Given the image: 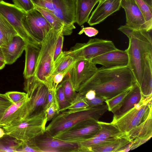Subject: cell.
Returning <instances> with one entry per match:
<instances>
[{"label":"cell","instance_id":"cell-38","mask_svg":"<svg viewBox=\"0 0 152 152\" xmlns=\"http://www.w3.org/2000/svg\"><path fill=\"white\" fill-rule=\"evenodd\" d=\"M59 108L58 101H54L45 110L47 121H50L59 113Z\"/></svg>","mask_w":152,"mask_h":152},{"label":"cell","instance_id":"cell-16","mask_svg":"<svg viewBox=\"0 0 152 152\" xmlns=\"http://www.w3.org/2000/svg\"><path fill=\"white\" fill-rule=\"evenodd\" d=\"M122 0H105L99 3L87 21L91 26L100 23L108 16L119 10Z\"/></svg>","mask_w":152,"mask_h":152},{"label":"cell","instance_id":"cell-28","mask_svg":"<svg viewBox=\"0 0 152 152\" xmlns=\"http://www.w3.org/2000/svg\"><path fill=\"white\" fill-rule=\"evenodd\" d=\"M22 141L5 134L0 138V152H17Z\"/></svg>","mask_w":152,"mask_h":152},{"label":"cell","instance_id":"cell-32","mask_svg":"<svg viewBox=\"0 0 152 152\" xmlns=\"http://www.w3.org/2000/svg\"><path fill=\"white\" fill-rule=\"evenodd\" d=\"M145 19L148 30H152V7L143 0H135Z\"/></svg>","mask_w":152,"mask_h":152},{"label":"cell","instance_id":"cell-7","mask_svg":"<svg viewBox=\"0 0 152 152\" xmlns=\"http://www.w3.org/2000/svg\"><path fill=\"white\" fill-rule=\"evenodd\" d=\"M22 21L28 34L41 45L47 35L53 29L43 15L35 8L26 12Z\"/></svg>","mask_w":152,"mask_h":152},{"label":"cell","instance_id":"cell-14","mask_svg":"<svg viewBox=\"0 0 152 152\" xmlns=\"http://www.w3.org/2000/svg\"><path fill=\"white\" fill-rule=\"evenodd\" d=\"M36 146L40 152H77V143L60 140L47 132L35 139Z\"/></svg>","mask_w":152,"mask_h":152},{"label":"cell","instance_id":"cell-30","mask_svg":"<svg viewBox=\"0 0 152 152\" xmlns=\"http://www.w3.org/2000/svg\"><path fill=\"white\" fill-rule=\"evenodd\" d=\"M132 87L110 99L105 100L104 102L107 106L108 110L112 112L113 114L118 111L120 108Z\"/></svg>","mask_w":152,"mask_h":152},{"label":"cell","instance_id":"cell-21","mask_svg":"<svg viewBox=\"0 0 152 152\" xmlns=\"http://www.w3.org/2000/svg\"><path fill=\"white\" fill-rule=\"evenodd\" d=\"M143 97L152 95V52L146 54L141 82L140 86Z\"/></svg>","mask_w":152,"mask_h":152},{"label":"cell","instance_id":"cell-23","mask_svg":"<svg viewBox=\"0 0 152 152\" xmlns=\"http://www.w3.org/2000/svg\"><path fill=\"white\" fill-rule=\"evenodd\" d=\"M99 0H76V22L81 26L87 22L89 15Z\"/></svg>","mask_w":152,"mask_h":152},{"label":"cell","instance_id":"cell-36","mask_svg":"<svg viewBox=\"0 0 152 152\" xmlns=\"http://www.w3.org/2000/svg\"><path fill=\"white\" fill-rule=\"evenodd\" d=\"M4 94L9 101L12 104L21 101L26 97L27 95L26 93L15 91L7 92Z\"/></svg>","mask_w":152,"mask_h":152},{"label":"cell","instance_id":"cell-18","mask_svg":"<svg viewBox=\"0 0 152 152\" xmlns=\"http://www.w3.org/2000/svg\"><path fill=\"white\" fill-rule=\"evenodd\" d=\"M29 98L27 95L22 100L15 104H12L6 110L0 118V127L2 128L24 118L25 104Z\"/></svg>","mask_w":152,"mask_h":152},{"label":"cell","instance_id":"cell-5","mask_svg":"<svg viewBox=\"0 0 152 152\" xmlns=\"http://www.w3.org/2000/svg\"><path fill=\"white\" fill-rule=\"evenodd\" d=\"M62 31L52 29L43 40L34 76L45 84L53 72L54 53L58 37Z\"/></svg>","mask_w":152,"mask_h":152},{"label":"cell","instance_id":"cell-13","mask_svg":"<svg viewBox=\"0 0 152 152\" xmlns=\"http://www.w3.org/2000/svg\"><path fill=\"white\" fill-rule=\"evenodd\" d=\"M91 60H77L68 72L74 90L78 92L94 75L98 68Z\"/></svg>","mask_w":152,"mask_h":152},{"label":"cell","instance_id":"cell-47","mask_svg":"<svg viewBox=\"0 0 152 152\" xmlns=\"http://www.w3.org/2000/svg\"><path fill=\"white\" fill-rule=\"evenodd\" d=\"M0 60L5 62L4 57L2 51L1 47H0Z\"/></svg>","mask_w":152,"mask_h":152},{"label":"cell","instance_id":"cell-8","mask_svg":"<svg viewBox=\"0 0 152 152\" xmlns=\"http://www.w3.org/2000/svg\"><path fill=\"white\" fill-rule=\"evenodd\" d=\"M26 13L25 12L14 4L2 0L0 1V13L13 27L18 35L24 40L27 45L40 49L41 45L30 35L23 25L22 19Z\"/></svg>","mask_w":152,"mask_h":152},{"label":"cell","instance_id":"cell-48","mask_svg":"<svg viewBox=\"0 0 152 152\" xmlns=\"http://www.w3.org/2000/svg\"><path fill=\"white\" fill-rule=\"evenodd\" d=\"M5 134L3 128L0 127V138L3 137Z\"/></svg>","mask_w":152,"mask_h":152},{"label":"cell","instance_id":"cell-33","mask_svg":"<svg viewBox=\"0 0 152 152\" xmlns=\"http://www.w3.org/2000/svg\"><path fill=\"white\" fill-rule=\"evenodd\" d=\"M88 107H89L86 102L84 95L77 93L75 98L70 103V104L61 112L66 110H77Z\"/></svg>","mask_w":152,"mask_h":152},{"label":"cell","instance_id":"cell-35","mask_svg":"<svg viewBox=\"0 0 152 152\" xmlns=\"http://www.w3.org/2000/svg\"><path fill=\"white\" fill-rule=\"evenodd\" d=\"M13 4L16 7L27 12L35 8L33 0H12Z\"/></svg>","mask_w":152,"mask_h":152},{"label":"cell","instance_id":"cell-26","mask_svg":"<svg viewBox=\"0 0 152 152\" xmlns=\"http://www.w3.org/2000/svg\"><path fill=\"white\" fill-rule=\"evenodd\" d=\"M77 60L67 51H63L61 56L54 63L53 72L51 76L62 73L67 74Z\"/></svg>","mask_w":152,"mask_h":152},{"label":"cell","instance_id":"cell-44","mask_svg":"<svg viewBox=\"0 0 152 152\" xmlns=\"http://www.w3.org/2000/svg\"><path fill=\"white\" fill-rule=\"evenodd\" d=\"M12 103H0V118L4 113L6 110Z\"/></svg>","mask_w":152,"mask_h":152},{"label":"cell","instance_id":"cell-45","mask_svg":"<svg viewBox=\"0 0 152 152\" xmlns=\"http://www.w3.org/2000/svg\"><path fill=\"white\" fill-rule=\"evenodd\" d=\"M11 103L6 98L4 94H0V103L8 104Z\"/></svg>","mask_w":152,"mask_h":152},{"label":"cell","instance_id":"cell-20","mask_svg":"<svg viewBox=\"0 0 152 152\" xmlns=\"http://www.w3.org/2000/svg\"><path fill=\"white\" fill-rule=\"evenodd\" d=\"M140 87L135 82L125 97L119 109L114 114L113 118H118L132 108L143 99Z\"/></svg>","mask_w":152,"mask_h":152},{"label":"cell","instance_id":"cell-40","mask_svg":"<svg viewBox=\"0 0 152 152\" xmlns=\"http://www.w3.org/2000/svg\"><path fill=\"white\" fill-rule=\"evenodd\" d=\"M66 74L62 73H59L54 75L51 76L54 90L56 91L57 87L62 81L64 77Z\"/></svg>","mask_w":152,"mask_h":152},{"label":"cell","instance_id":"cell-27","mask_svg":"<svg viewBox=\"0 0 152 152\" xmlns=\"http://www.w3.org/2000/svg\"><path fill=\"white\" fill-rule=\"evenodd\" d=\"M131 142L126 136H123L110 143L95 147L91 149V152H117L119 149Z\"/></svg>","mask_w":152,"mask_h":152},{"label":"cell","instance_id":"cell-34","mask_svg":"<svg viewBox=\"0 0 152 152\" xmlns=\"http://www.w3.org/2000/svg\"><path fill=\"white\" fill-rule=\"evenodd\" d=\"M56 94L59 108V112H60L65 108L69 106L70 103L67 100L66 98L61 83L56 88Z\"/></svg>","mask_w":152,"mask_h":152},{"label":"cell","instance_id":"cell-43","mask_svg":"<svg viewBox=\"0 0 152 152\" xmlns=\"http://www.w3.org/2000/svg\"><path fill=\"white\" fill-rule=\"evenodd\" d=\"M96 94L94 90H91L88 91L84 95L85 98L88 100H91L96 96Z\"/></svg>","mask_w":152,"mask_h":152},{"label":"cell","instance_id":"cell-12","mask_svg":"<svg viewBox=\"0 0 152 152\" xmlns=\"http://www.w3.org/2000/svg\"><path fill=\"white\" fill-rule=\"evenodd\" d=\"M54 10L51 12L64 23V36L71 35L75 28L76 0H54Z\"/></svg>","mask_w":152,"mask_h":152},{"label":"cell","instance_id":"cell-42","mask_svg":"<svg viewBox=\"0 0 152 152\" xmlns=\"http://www.w3.org/2000/svg\"><path fill=\"white\" fill-rule=\"evenodd\" d=\"M149 138L140 139L138 138H135L132 141L131 147V150H133L142 145L148 140Z\"/></svg>","mask_w":152,"mask_h":152},{"label":"cell","instance_id":"cell-17","mask_svg":"<svg viewBox=\"0 0 152 152\" xmlns=\"http://www.w3.org/2000/svg\"><path fill=\"white\" fill-rule=\"evenodd\" d=\"M96 65L99 64L108 68L128 66L129 58L125 50H118L99 56L92 60Z\"/></svg>","mask_w":152,"mask_h":152},{"label":"cell","instance_id":"cell-11","mask_svg":"<svg viewBox=\"0 0 152 152\" xmlns=\"http://www.w3.org/2000/svg\"><path fill=\"white\" fill-rule=\"evenodd\" d=\"M139 103L121 116L113 118L110 123L115 125L126 136L135 127L144 121L150 112L148 105Z\"/></svg>","mask_w":152,"mask_h":152},{"label":"cell","instance_id":"cell-41","mask_svg":"<svg viewBox=\"0 0 152 152\" xmlns=\"http://www.w3.org/2000/svg\"><path fill=\"white\" fill-rule=\"evenodd\" d=\"M87 104L89 107H94L104 104L105 99L100 96H96V97L91 100H88L86 99Z\"/></svg>","mask_w":152,"mask_h":152},{"label":"cell","instance_id":"cell-39","mask_svg":"<svg viewBox=\"0 0 152 152\" xmlns=\"http://www.w3.org/2000/svg\"><path fill=\"white\" fill-rule=\"evenodd\" d=\"M83 33L88 37H94L99 33L98 31L96 28L91 27H83L78 34L80 35Z\"/></svg>","mask_w":152,"mask_h":152},{"label":"cell","instance_id":"cell-24","mask_svg":"<svg viewBox=\"0 0 152 152\" xmlns=\"http://www.w3.org/2000/svg\"><path fill=\"white\" fill-rule=\"evenodd\" d=\"M131 141L135 138L150 139L152 136V116L151 112L147 118L126 135Z\"/></svg>","mask_w":152,"mask_h":152},{"label":"cell","instance_id":"cell-46","mask_svg":"<svg viewBox=\"0 0 152 152\" xmlns=\"http://www.w3.org/2000/svg\"><path fill=\"white\" fill-rule=\"evenodd\" d=\"M6 64V63L4 61L0 60V70L4 68Z\"/></svg>","mask_w":152,"mask_h":152},{"label":"cell","instance_id":"cell-37","mask_svg":"<svg viewBox=\"0 0 152 152\" xmlns=\"http://www.w3.org/2000/svg\"><path fill=\"white\" fill-rule=\"evenodd\" d=\"M64 37L62 32L59 35L56 44L53 58L54 63L63 53L62 48Z\"/></svg>","mask_w":152,"mask_h":152},{"label":"cell","instance_id":"cell-15","mask_svg":"<svg viewBox=\"0 0 152 152\" xmlns=\"http://www.w3.org/2000/svg\"><path fill=\"white\" fill-rule=\"evenodd\" d=\"M121 7L125 11L126 25L135 29L148 31L143 14L135 0H122Z\"/></svg>","mask_w":152,"mask_h":152},{"label":"cell","instance_id":"cell-49","mask_svg":"<svg viewBox=\"0 0 152 152\" xmlns=\"http://www.w3.org/2000/svg\"><path fill=\"white\" fill-rule=\"evenodd\" d=\"M150 7H152V0H143Z\"/></svg>","mask_w":152,"mask_h":152},{"label":"cell","instance_id":"cell-25","mask_svg":"<svg viewBox=\"0 0 152 152\" xmlns=\"http://www.w3.org/2000/svg\"><path fill=\"white\" fill-rule=\"evenodd\" d=\"M18 35L13 27L0 13V47H5Z\"/></svg>","mask_w":152,"mask_h":152},{"label":"cell","instance_id":"cell-50","mask_svg":"<svg viewBox=\"0 0 152 152\" xmlns=\"http://www.w3.org/2000/svg\"><path fill=\"white\" fill-rule=\"evenodd\" d=\"M99 0V2H101L105 0Z\"/></svg>","mask_w":152,"mask_h":152},{"label":"cell","instance_id":"cell-31","mask_svg":"<svg viewBox=\"0 0 152 152\" xmlns=\"http://www.w3.org/2000/svg\"><path fill=\"white\" fill-rule=\"evenodd\" d=\"M61 83L66 98L70 103L75 98L77 92L73 87L69 73L65 75Z\"/></svg>","mask_w":152,"mask_h":152},{"label":"cell","instance_id":"cell-9","mask_svg":"<svg viewBox=\"0 0 152 152\" xmlns=\"http://www.w3.org/2000/svg\"><path fill=\"white\" fill-rule=\"evenodd\" d=\"M98 121L88 120L81 122L53 137L68 142H80L91 138L99 131L100 126Z\"/></svg>","mask_w":152,"mask_h":152},{"label":"cell","instance_id":"cell-10","mask_svg":"<svg viewBox=\"0 0 152 152\" xmlns=\"http://www.w3.org/2000/svg\"><path fill=\"white\" fill-rule=\"evenodd\" d=\"M100 129L91 138L77 143L78 152H91V149L97 146L105 144L115 140L124 135L115 125L98 121Z\"/></svg>","mask_w":152,"mask_h":152},{"label":"cell","instance_id":"cell-29","mask_svg":"<svg viewBox=\"0 0 152 152\" xmlns=\"http://www.w3.org/2000/svg\"><path fill=\"white\" fill-rule=\"evenodd\" d=\"M35 9L38 10L56 31L63 30L65 27L64 23L51 12L35 5Z\"/></svg>","mask_w":152,"mask_h":152},{"label":"cell","instance_id":"cell-2","mask_svg":"<svg viewBox=\"0 0 152 152\" xmlns=\"http://www.w3.org/2000/svg\"><path fill=\"white\" fill-rule=\"evenodd\" d=\"M118 30L125 34L129 39V45L125 50L129 58L128 66L140 86L143 76L147 54L152 52V30H137L126 25Z\"/></svg>","mask_w":152,"mask_h":152},{"label":"cell","instance_id":"cell-3","mask_svg":"<svg viewBox=\"0 0 152 152\" xmlns=\"http://www.w3.org/2000/svg\"><path fill=\"white\" fill-rule=\"evenodd\" d=\"M108 110L106 104L77 110H66L59 112L46 127V132L53 137L81 122L88 120L99 121Z\"/></svg>","mask_w":152,"mask_h":152},{"label":"cell","instance_id":"cell-22","mask_svg":"<svg viewBox=\"0 0 152 152\" xmlns=\"http://www.w3.org/2000/svg\"><path fill=\"white\" fill-rule=\"evenodd\" d=\"M40 48L27 45L25 49V62L23 77L27 79L34 75Z\"/></svg>","mask_w":152,"mask_h":152},{"label":"cell","instance_id":"cell-19","mask_svg":"<svg viewBox=\"0 0 152 152\" xmlns=\"http://www.w3.org/2000/svg\"><path fill=\"white\" fill-rule=\"evenodd\" d=\"M27 45L24 40L17 35L7 46L1 47L6 64L10 65L14 63L21 56Z\"/></svg>","mask_w":152,"mask_h":152},{"label":"cell","instance_id":"cell-1","mask_svg":"<svg viewBox=\"0 0 152 152\" xmlns=\"http://www.w3.org/2000/svg\"><path fill=\"white\" fill-rule=\"evenodd\" d=\"M135 82L128 66L108 68L103 66L98 68L94 75L77 93L84 95L88 91L93 90L96 96L106 100L131 87Z\"/></svg>","mask_w":152,"mask_h":152},{"label":"cell","instance_id":"cell-51","mask_svg":"<svg viewBox=\"0 0 152 152\" xmlns=\"http://www.w3.org/2000/svg\"><path fill=\"white\" fill-rule=\"evenodd\" d=\"M1 1V0H0V1Z\"/></svg>","mask_w":152,"mask_h":152},{"label":"cell","instance_id":"cell-6","mask_svg":"<svg viewBox=\"0 0 152 152\" xmlns=\"http://www.w3.org/2000/svg\"><path fill=\"white\" fill-rule=\"evenodd\" d=\"M118 49L112 41L94 38L90 39L86 43H77L67 51L77 60H92L106 53Z\"/></svg>","mask_w":152,"mask_h":152},{"label":"cell","instance_id":"cell-4","mask_svg":"<svg viewBox=\"0 0 152 152\" xmlns=\"http://www.w3.org/2000/svg\"><path fill=\"white\" fill-rule=\"evenodd\" d=\"M45 111L2 127L6 134L22 141L35 139L46 131L47 122Z\"/></svg>","mask_w":152,"mask_h":152}]
</instances>
